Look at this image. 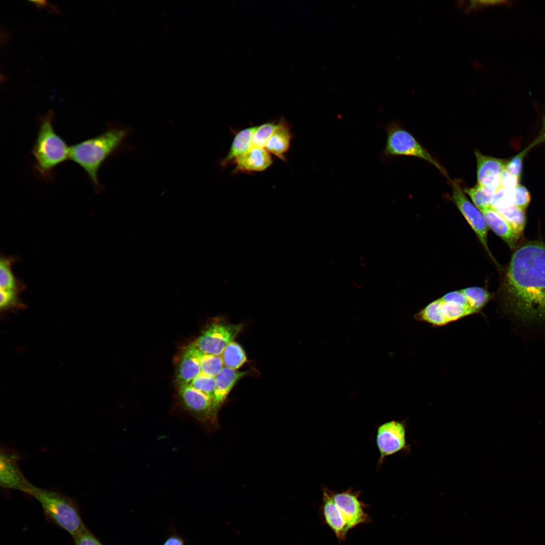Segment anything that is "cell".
Masks as SVG:
<instances>
[{
	"label": "cell",
	"mask_w": 545,
	"mask_h": 545,
	"mask_svg": "<svg viewBox=\"0 0 545 545\" xmlns=\"http://www.w3.org/2000/svg\"><path fill=\"white\" fill-rule=\"evenodd\" d=\"M501 290L506 307L517 317L545 319V244L529 242L513 253Z\"/></svg>",
	"instance_id": "1"
},
{
	"label": "cell",
	"mask_w": 545,
	"mask_h": 545,
	"mask_svg": "<svg viewBox=\"0 0 545 545\" xmlns=\"http://www.w3.org/2000/svg\"><path fill=\"white\" fill-rule=\"evenodd\" d=\"M319 512L324 524L334 532L340 542L345 541L350 530L371 522L366 510L368 505L360 500L361 492L350 488L334 492L322 488Z\"/></svg>",
	"instance_id": "2"
},
{
	"label": "cell",
	"mask_w": 545,
	"mask_h": 545,
	"mask_svg": "<svg viewBox=\"0 0 545 545\" xmlns=\"http://www.w3.org/2000/svg\"><path fill=\"white\" fill-rule=\"evenodd\" d=\"M38 119V131L31 150L33 168L40 178L52 181L56 168L69 159L70 147L55 131L51 110Z\"/></svg>",
	"instance_id": "3"
},
{
	"label": "cell",
	"mask_w": 545,
	"mask_h": 545,
	"mask_svg": "<svg viewBox=\"0 0 545 545\" xmlns=\"http://www.w3.org/2000/svg\"><path fill=\"white\" fill-rule=\"evenodd\" d=\"M126 134L124 129L111 128L70 147L69 159L82 168L97 192L102 189L98 179L99 168L119 148Z\"/></svg>",
	"instance_id": "4"
},
{
	"label": "cell",
	"mask_w": 545,
	"mask_h": 545,
	"mask_svg": "<svg viewBox=\"0 0 545 545\" xmlns=\"http://www.w3.org/2000/svg\"><path fill=\"white\" fill-rule=\"evenodd\" d=\"M482 309L459 290L449 292L431 302L416 313L414 318L418 321L438 328L468 316L480 313Z\"/></svg>",
	"instance_id": "5"
},
{
	"label": "cell",
	"mask_w": 545,
	"mask_h": 545,
	"mask_svg": "<svg viewBox=\"0 0 545 545\" xmlns=\"http://www.w3.org/2000/svg\"><path fill=\"white\" fill-rule=\"evenodd\" d=\"M27 494L36 499L45 513L74 538L86 528L74 502L56 491L31 484Z\"/></svg>",
	"instance_id": "6"
},
{
	"label": "cell",
	"mask_w": 545,
	"mask_h": 545,
	"mask_svg": "<svg viewBox=\"0 0 545 545\" xmlns=\"http://www.w3.org/2000/svg\"><path fill=\"white\" fill-rule=\"evenodd\" d=\"M384 129L387 135V141L380 155L383 162H389L393 158L399 156L418 157L433 165L449 179L445 168L402 124L396 121H391L384 127Z\"/></svg>",
	"instance_id": "7"
},
{
	"label": "cell",
	"mask_w": 545,
	"mask_h": 545,
	"mask_svg": "<svg viewBox=\"0 0 545 545\" xmlns=\"http://www.w3.org/2000/svg\"><path fill=\"white\" fill-rule=\"evenodd\" d=\"M242 324H232L223 320L210 323L193 343L202 353L221 356L224 349L240 333Z\"/></svg>",
	"instance_id": "8"
},
{
	"label": "cell",
	"mask_w": 545,
	"mask_h": 545,
	"mask_svg": "<svg viewBox=\"0 0 545 545\" xmlns=\"http://www.w3.org/2000/svg\"><path fill=\"white\" fill-rule=\"evenodd\" d=\"M451 183L453 202L474 231L489 256L498 264L487 244L488 226L482 212L466 196L459 181L455 180Z\"/></svg>",
	"instance_id": "9"
},
{
	"label": "cell",
	"mask_w": 545,
	"mask_h": 545,
	"mask_svg": "<svg viewBox=\"0 0 545 545\" xmlns=\"http://www.w3.org/2000/svg\"><path fill=\"white\" fill-rule=\"evenodd\" d=\"M376 444L379 454L377 463L379 466L387 457L407 448L405 423L390 420L379 425L376 430Z\"/></svg>",
	"instance_id": "10"
},
{
	"label": "cell",
	"mask_w": 545,
	"mask_h": 545,
	"mask_svg": "<svg viewBox=\"0 0 545 545\" xmlns=\"http://www.w3.org/2000/svg\"><path fill=\"white\" fill-rule=\"evenodd\" d=\"M179 395L185 408L207 427L217 424V410L209 398L189 385L181 386Z\"/></svg>",
	"instance_id": "11"
},
{
	"label": "cell",
	"mask_w": 545,
	"mask_h": 545,
	"mask_svg": "<svg viewBox=\"0 0 545 545\" xmlns=\"http://www.w3.org/2000/svg\"><path fill=\"white\" fill-rule=\"evenodd\" d=\"M21 456L16 451L1 448L0 485L7 489H15L26 494L31 483L25 477L19 466Z\"/></svg>",
	"instance_id": "12"
},
{
	"label": "cell",
	"mask_w": 545,
	"mask_h": 545,
	"mask_svg": "<svg viewBox=\"0 0 545 545\" xmlns=\"http://www.w3.org/2000/svg\"><path fill=\"white\" fill-rule=\"evenodd\" d=\"M475 155L477 184L496 190L501 187V175L505 170L507 161L484 155L476 150Z\"/></svg>",
	"instance_id": "13"
},
{
	"label": "cell",
	"mask_w": 545,
	"mask_h": 545,
	"mask_svg": "<svg viewBox=\"0 0 545 545\" xmlns=\"http://www.w3.org/2000/svg\"><path fill=\"white\" fill-rule=\"evenodd\" d=\"M235 168L233 172L250 173L262 172L266 170L272 164L269 152L264 148L252 147L244 153L236 157Z\"/></svg>",
	"instance_id": "14"
},
{
	"label": "cell",
	"mask_w": 545,
	"mask_h": 545,
	"mask_svg": "<svg viewBox=\"0 0 545 545\" xmlns=\"http://www.w3.org/2000/svg\"><path fill=\"white\" fill-rule=\"evenodd\" d=\"M480 211L488 227L505 241L511 248L515 247L520 235L509 222L490 207Z\"/></svg>",
	"instance_id": "15"
},
{
	"label": "cell",
	"mask_w": 545,
	"mask_h": 545,
	"mask_svg": "<svg viewBox=\"0 0 545 545\" xmlns=\"http://www.w3.org/2000/svg\"><path fill=\"white\" fill-rule=\"evenodd\" d=\"M198 349L193 343L184 351L178 366L177 380L180 386L189 385L201 373Z\"/></svg>",
	"instance_id": "16"
},
{
	"label": "cell",
	"mask_w": 545,
	"mask_h": 545,
	"mask_svg": "<svg viewBox=\"0 0 545 545\" xmlns=\"http://www.w3.org/2000/svg\"><path fill=\"white\" fill-rule=\"evenodd\" d=\"M248 374L224 366L215 376L214 405L218 410L237 382Z\"/></svg>",
	"instance_id": "17"
},
{
	"label": "cell",
	"mask_w": 545,
	"mask_h": 545,
	"mask_svg": "<svg viewBox=\"0 0 545 545\" xmlns=\"http://www.w3.org/2000/svg\"><path fill=\"white\" fill-rule=\"evenodd\" d=\"M292 138L289 125L284 118H281L268 140L265 148L269 152L285 161V154L290 148Z\"/></svg>",
	"instance_id": "18"
},
{
	"label": "cell",
	"mask_w": 545,
	"mask_h": 545,
	"mask_svg": "<svg viewBox=\"0 0 545 545\" xmlns=\"http://www.w3.org/2000/svg\"><path fill=\"white\" fill-rule=\"evenodd\" d=\"M257 127H249L239 131L235 134L229 151L221 161L222 166H226L230 161L250 148L252 136Z\"/></svg>",
	"instance_id": "19"
},
{
	"label": "cell",
	"mask_w": 545,
	"mask_h": 545,
	"mask_svg": "<svg viewBox=\"0 0 545 545\" xmlns=\"http://www.w3.org/2000/svg\"><path fill=\"white\" fill-rule=\"evenodd\" d=\"M221 356L224 366L234 370L241 367L247 360L244 350L235 341L227 345Z\"/></svg>",
	"instance_id": "20"
},
{
	"label": "cell",
	"mask_w": 545,
	"mask_h": 545,
	"mask_svg": "<svg viewBox=\"0 0 545 545\" xmlns=\"http://www.w3.org/2000/svg\"><path fill=\"white\" fill-rule=\"evenodd\" d=\"M496 191L492 188L478 184L464 190L480 211L490 207Z\"/></svg>",
	"instance_id": "21"
},
{
	"label": "cell",
	"mask_w": 545,
	"mask_h": 545,
	"mask_svg": "<svg viewBox=\"0 0 545 545\" xmlns=\"http://www.w3.org/2000/svg\"><path fill=\"white\" fill-rule=\"evenodd\" d=\"M197 355L203 374L215 377L224 367L221 356L204 354L198 349Z\"/></svg>",
	"instance_id": "22"
},
{
	"label": "cell",
	"mask_w": 545,
	"mask_h": 545,
	"mask_svg": "<svg viewBox=\"0 0 545 545\" xmlns=\"http://www.w3.org/2000/svg\"><path fill=\"white\" fill-rule=\"evenodd\" d=\"M502 215L514 230L520 235L523 232L526 222L524 210L516 205L495 209Z\"/></svg>",
	"instance_id": "23"
},
{
	"label": "cell",
	"mask_w": 545,
	"mask_h": 545,
	"mask_svg": "<svg viewBox=\"0 0 545 545\" xmlns=\"http://www.w3.org/2000/svg\"><path fill=\"white\" fill-rule=\"evenodd\" d=\"M277 124L273 121L257 126L252 136L251 147L264 148L273 133Z\"/></svg>",
	"instance_id": "24"
},
{
	"label": "cell",
	"mask_w": 545,
	"mask_h": 545,
	"mask_svg": "<svg viewBox=\"0 0 545 545\" xmlns=\"http://www.w3.org/2000/svg\"><path fill=\"white\" fill-rule=\"evenodd\" d=\"M189 385L206 395L211 400L215 409L217 410L214 405L215 377L200 373Z\"/></svg>",
	"instance_id": "25"
},
{
	"label": "cell",
	"mask_w": 545,
	"mask_h": 545,
	"mask_svg": "<svg viewBox=\"0 0 545 545\" xmlns=\"http://www.w3.org/2000/svg\"><path fill=\"white\" fill-rule=\"evenodd\" d=\"M11 262L2 258L0 261V288L3 290L15 291L16 284L11 268Z\"/></svg>",
	"instance_id": "26"
},
{
	"label": "cell",
	"mask_w": 545,
	"mask_h": 545,
	"mask_svg": "<svg viewBox=\"0 0 545 545\" xmlns=\"http://www.w3.org/2000/svg\"><path fill=\"white\" fill-rule=\"evenodd\" d=\"M515 205L512 190L502 187L498 188L494 194L490 207L498 209Z\"/></svg>",
	"instance_id": "27"
},
{
	"label": "cell",
	"mask_w": 545,
	"mask_h": 545,
	"mask_svg": "<svg viewBox=\"0 0 545 545\" xmlns=\"http://www.w3.org/2000/svg\"><path fill=\"white\" fill-rule=\"evenodd\" d=\"M461 291L483 308L492 298V295L482 287H470L461 289Z\"/></svg>",
	"instance_id": "28"
},
{
	"label": "cell",
	"mask_w": 545,
	"mask_h": 545,
	"mask_svg": "<svg viewBox=\"0 0 545 545\" xmlns=\"http://www.w3.org/2000/svg\"><path fill=\"white\" fill-rule=\"evenodd\" d=\"M512 193L515 205L525 210L530 201V194L527 189L519 185L512 190Z\"/></svg>",
	"instance_id": "29"
},
{
	"label": "cell",
	"mask_w": 545,
	"mask_h": 545,
	"mask_svg": "<svg viewBox=\"0 0 545 545\" xmlns=\"http://www.w3.org/2000/svg\"><path fill=\"white\" fill-rule=\"evenodd\" d=\"M523 156L524 155L520 153L507 161L505 170L511 175L520 178L522 171Z\"/></svg>",
	"instance_id": "30"
},
{
	"label": "cell",
	"mask_w": 545,
	"mask_h": 545,
	"mask_svg": "<svg viewBox=\"0 0 545 545\" xmlns=\"http://www.w3.org/2000/svg\"><path fill=\"white\" fill-rule=\"evenodd\" d=\"M519 181L520 178L511 175L505 170L502 173L501 185L506 189L512 191L519 185Z\"/></svg>",
	"instance_id": "31"
},
{
	"label": "cell",
	"mask_w": 545,
	"mask_h": 545,
	"mask_svg": "<svg viewBox=\"0 0 545 545\" xmlns=\"http://www.w3.org/2000/svg\"><path fill=\"white\" fill-rule=\"evenodd\" d=\"M76 545H102L87 530L75 537Z\"/></svg>",
	"instance_id": "32"
},
{
	"label": "cell",
	"mask_w": 545,
	"mask_h": 545,
	"mask_svg": "<svg viewBox=\"0 0 545 545\" xmlns=\"http://www.w3.org/2000/svg\"><path fill=\"white\" fill-rule=\"evenodd\" d=\"M0 307L6 308L13 304L16 300V294L14 290H0Z\"/></svg>",
	"instance_id": "33"
},
{
	"label": "cell",
	"mask_w": 545,
	"mask_h": 545,
	"mask_svg": "<svg viewBox=\"0 0 545 545\" xmlns=\"http://www.w3.org/2000/svg\"><path fill=\"white\" fill-rule=\"evenodd\" d=\"M505 1H470V3L466 9V12H468L480 8V7L488 6L490 5H495L501 4L505 3Z\"/></svg>",
	"instance_id": "34"
},
{
	"label": "cell",
	"mask_w": 545,
	"mask_h": 545,
	"mask_svg": "<svg viewBox=\"0 0 545 545\" xmlns=\"http://www.w3.org/2000/svg\"><path fill=\"white\" fill-rule=\"evenodd\" d=\"M30 2L33 3V4L35 6V7H37V8H41L45 7L46 9H47L46 8L49 7L50 8L49 10H51V11H52V12H53L54 13H57L58 14H60V11H59V9L56 6L51 5L50 4H47L46 1H30Z\"/></svg>",
	"instance_id": "35"
},
{
	"label": "cell",
	"mask_w": 545,
	"mask_h": 545,
	"mask_svg": "<svg viewBox=\"0 0 545 545\" xmlns=\"http://www.w3.org/2000/svg\"><path fill=\"white\" fill-rule=\"evenodd\" d=\"M164 545H183V543L180 538L173 536L168 538Z\"/></svg>",
	"instance_id": "36"
}]
</instances>
